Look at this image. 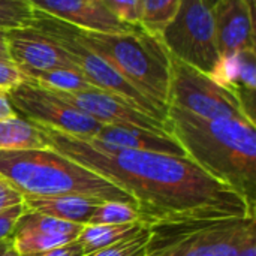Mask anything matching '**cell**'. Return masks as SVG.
<instances>
[{
  "label": "cell",
  "instance_id": "11",
  "mask_svg": "<svg viewBox=\"0 0 256 256\" xmlns=\"http://www.w3.org/2000/svg\"><path fill=\"white\" fill-rule=\"evenodd\" d=\"M52 93L60 99L66 100L68 104H70L72 106L78 108L84 114L90 116L100 124L135 126L158 134H168L166 124L146 116L144 112L138 111L122 98L104 92L100 88L90 87L87 90H81L75 93H58V92H52Z\"/></svg>",
  "mask_w": 256,
  "mask_h": 256
},
{
  "label": "cell",
  "instance_id": "17",
  "mask_svg": "<svg viewBox=\"0 0 256 256\" xmlns=\"http://www.w3.org/2000/svg\"><path fill=\"white\" fill-rule=\"evenodd\" d=\"M76 238L78 236L74 234L27 228V230L14 231L10 242H12V248L20 256H33L72 243Z\"/></svg>",
  "mask_w": 256,
  "mask_h": 256
},
{
  "label": "cell",
  "instance_id": "23",
  "mask_svg": "<svg viewBox=\"0 0 256 256\" xmlns=\"http://www.w3.org/2000/svg\"><path fill=\"white\" fill-rule=\"evenodd\" d=\"M150 226H146L140 234L135 237L124 240L122 243L108 246L105 249L92 252L84 256H147V246L150 242Z\"/></svg>",
  "mask_w": 256,
  "mask_h": 256
},
{
  "label": "cell",
  "instance_id": "34",
  "mask_svg": "<svg viewBox=\"0 0 256 256\" xmlns=\"http://www.w3.org/2000/svg\"><path fill=\"white\" fill-rule=\"evenodd\" d=\"M246 4H248V8L250 9V12L255 15V0H243Z\"/></svg>",
  "mask_w": 256,
  "mask_h": 256
},
{
  "label": "cell",
  "instance_id": "32",
  "mask_svg": "<svg viewBox=\"0 0 256 256\" xmlns=\"http://www.w3.org/2000/svg\"><path fill=\"white\" fill-rule=\"evenodd\" d=\"M0 62H9V63H10L9 56H8V50H6L3 40H0Z\"/></svg>",
  "mask_w": 256,
  "mask_h": 256
},
{
  "label": "cell",
  "instance_id": "12",
  "mask_svg": "<svg viewBox=\"0 0 256 256\" xmlns=\"http://www.w3.org/2000/svg\"><path fill=\"white\" fill-rule=\"evenodd\" d=\"M34 9L80 30L99 33H129L141 26L123 22L102 0H27Z\"/></svg>",
  "mask_w": 256,
  "mask_h": 256
},
{
  "label": "cell",
  "instance_id": "35",
  "mask_svg": "<svg viewBox=\"0 0 256 256\" xmlns=\"http://www.w3.org/2000/svg\"><path fill=\"white\" fill-rule=\"evenodd\" d=\"M2 256H20V255H18V254L15 252V249L10 246V248H9V249H8V250H6V252H4Z\"/></svg>",
  "mask_w": 256,
  "mask_h": 256
},
{
  "label": "cell",
  "instance_id": "5",
  "mask_svg": "<svg viewBox=\"0 0 256 256\" xmlns=\"http://www.w3.org/2000/svg\"><path fill=\"white\" fill-rule=\"evenodd\" d=\"M255 216L150 226L147 256H237L256 232Z\"/></svg>",
  "mask_w": 256,
  "mask_h": 256
},
{
  "label": "cell",
  "instance_id": "14",
  "mask_svg": "<svg viewBox=\"0 0 256 256\" xmlns=\"http://www.w3.org/2000/svg\"><path fill=\"white\" fill-rule=\"evenodd\" d=\"M93 138L102 142L120 147V148H126V150L154 152V153L188 158L182 146L171 135L158 134V132H152V130L135 128V126L102 124L100 130Z\"/></svg>",
  "mask_w": 256,
  "mask_h": 256
},
{
  "label": "cell",
  "instance_id": "22",
  "mask_svg": "<svg viewBox=\"0 0 256 256\" xmlns=\"http://www.w3.org/2000/svg\"><path fill=\"white\" fill-rule=\"evenodd\" d=\"M34 10L27 0H0V30L32 26Z\"/></svg>",
  "mask_w": 256,
  "mask_h": 256
},
{
  "label": "cell",
  "instance_id": "28",
  "mask_svg": "<svg viewBox=\"0 0 256 256\" xmlns=\"http://www.w3.org/2000/svg\"><path fill=\"white\" fill-rule=\"evenodd\" d=\"M24 196L8 182L0 178V212H4L15 206H22Z\"/></svg>",
  "mask_w": 256,
  "mask_h": 256
},
{
  "label": "cell",
  "instance_id": "20",
  "mask_svg": "<svg viewBox=\"0 0 256 256\" xmlns=\"http://www.w3.org/2000/svg\"><path fill=\"white\" fill-rule=\"evenodd\" d=\"M182 0H140V26L150 34L159 36L178 10Z\"/></svg>",
  "mask_w": 256,
  "mask_h": 256
},
{
  "label": "cell",
  "instance_id": "30",
  "mask_svg": "<svg viewBox=\"0 0 256 256\" xmlns=\"http://www.w3.org/2000/svg\"><path fill=\"white\" fill-rule=\"evenodd\" d=\"M16 111L14 110L10 100H9V94L8 90L0 88V120H6V118H14L16 117Z\"/></svg>",
  "mask_w": 256,
  "mask_h": 256
},
{
  "label": "cell",
  "instance_id": "3",
  "mask_svg": "<svg viewBox=\"0 0 256 256\" xmlns=\"http://www.w3.org/2000/svg\"><path fill=\"white\" fill-rule=\"evenodd\" d=\"M0 178L24 198L80 195L136 206L128 192L51 147L0 150Z\"/></svg>",
  "mask_w": 256,
  "mask_h": 256
},
{
  "label": "cell",
  "instance_id": "6",
  "mask_svg": "<svg viewBox=\"0 0 256 256\" xmlns=\"http://www.w3.org/2000/svg\"><path fill=\"white\" fill-rule=\"evenodd\" d=\"M36 28L50 36L62 50L68 52L70 60L84 75V78L96 88L116 94L130 104L146 116L166 124L168 106L154 102L147 98L138 88H135L124 76H122L104 57L88 48L74 32L70 24L56 20L40 10H34V20L32 22Z\"/></svg>",
  "mask_w": 256,
  "mask_h": 256
},
{
  "label": "cell",
  "instance_id": "4",
  "mask_svg": "<svg viewBox=\"0 0 256 256\" xmlns=\"http://www.w3.org/2000/svg\"><path fill=\"white\" fill-rule=\"evenodd\" d=\"M74 32L135 88L160 105H170L171 56L159 36L150 34L142 27L118 34L76 27Z\"/></svg>",
  "mask_w": 256,
  "mask_h": 256
},
{
  "label": "cell",
  "instance_id": "18",
  "mask_svg": "<svg viewBox=\"0 0 256 256\" xmlns=\"http://www.w3.org/2000/svg\"><path fill=\"white\" fill-rule=\"evenodd\" d=\"M46 147L48 144L30 120L18 116L0 120V150H32Z\"/></svg>",
  "mask_w": 256,
  "mask_h": 256
},
{
  "label": "cell",
  "instance_id": "16",
  "mask_svg": "<svg viewBox=\"0 0 256 256\" xmlns=\"http://www.w3.org/2000/svg\"><path fill=\"white\" fill-rule=\"evenodd\" d=\"M147 225L124 224V225H84L76 242L81 244L84 255L122 243L140 234Z\"/></svg>",
  "mask_w": 256,
  "mask_h": 256
},
{
  "label": "cell",
  "instance_id": "15",
  "mask_svg": "<svg viewBox=\"0 0 256 256\" xmlns=\"http://www.w3.org/2000/svg\"><path fill=\"white\" fill-rule=\"evenodd\" d=\"M100 200L80 196V195H63V196H33L24 198V208L27 212L40 213L60 220L87 225L90 216L100 204Z\"/></svg>",
  "mask_w": 256,
  "mask_h": 256
},
{
  "label": "cell",
  "instance_id": "19",
  "mask_svg": "<svg viewBox=\"0 0 256 256\" xmlns=\"http://www.w3.org/2000/svg\"><path fill=\"white\" fill-rule=\"evenodd\" d=\"M27 80L45 90L58 92V93H75L93 87L84 78L80 69H72V68H57L46 72H39L28 76Z\"/></svg>",
  "mask_w": 256,
  "mask_h": 256
},
{
  "label": "cell",
  "instance_id": "21",
  "mask_svg": "<svg viewBox=\"0 0 256 256\" xmlns=\"http://www.w3.org/2000/svg\"><path fill=\"white\" fill-rule=\"evenodd\" d=\"M142 224L136 206L118 201H102L88 219V225H124Z\"/></svg>",
  "mask_w": 256,
  "mask_h": 256
},
{
  "label": "cell",
  "instance_id": "8",
  "mask_svg": "<svg viewBox=\"0 0 256 256\" xmlns=\"http://www.w3.org/2000/svg\"><path fill=\"white\" fill-rule=\"evenodd\" d=\"M170 105L204 118H234L255 124L234 90L174 57H171Z\"/></svg>",
  "mask_w": 256,
  "mask_h": 256
},
{
  "label": "cell",
  "instance_id": "7",
  "mask_svg": "<svg viewBox=\"0 0 256 256\" xmlns=\"http://www.w3.org/2000/svg\"><path fill=\"white\" fill-rule=\"evenodd\" d=\"M171 57L210 75L220 58L213 9L202 0H182L159 34Z\"/></svg>",
  "mask_w": 256,
  "mask_h": 256
},
{
  "label": "cell",
  "instance_id": "2",
  "mask_svg": "<svg viewBox=\"0 0 256 256\" xmlns=\"http://www.w3.org/2000/svg\"><path fill=\"white\" fill-rule=\"evenodd\" d=\"M166 132L201 170L255 204L254 123L234 118H204L170 105Z\"/></svg>",
  "mask_w": 256,
  "mask_h": 256
},
{
  "label": "cell",
  "instance_id": "36",
  "mask_svg": "<svg viewBox=\"0 0 256 256\" xmlns=\"http://www.w3.org/2000/svg\"><path fill=\"white\" fill-rule=\"evenodd\" d=\"M202 2H204V3H206L208 8H212V9H213V8H214L218 3H219V0H202Z\"/></svg>",
  "mask_w": 256,
  "mask_h": 256
},
{
  "label": "cell",
  "instance_id": "37",
  "mask_svg": "<svg viewBox=\"0 0 256 256\" xmlns=\"http://www.w3.org/2000/svg\"><path fill=\"white\" fill-rule=\"evenodd\" d=\"M4 38V30H0V40H3Z\"/></svg>",
  "mask_w": 256,
  "mask_h": 256
},
{
  "label": "cell",
  "instance_id": "29",
  "mask_svg": "<svg viewBox=\"0 0 256 256\" xmlns=\"http://www.w3.org/2000/svg\"><path fill=\"white\" fill-rule=\"evenodd\" d=\"M33 256H84V252H82L81 244L75 240L72 243H68V244L58 246L56 249H51L48 252H44V254Z\"/></svg>",
  "mask_w": 256,
  "mask_h": 256
},
{
  "label": "cell",
  "instance_id": "31",
  "mask_svg": "<svg viewBox=\"0 0 256 256\" xmlns=\"http://www.w3.org/2000/svg\"><path fill=\"white\" fill-rule=\"evenodd\" d=\"M237 256H256V232L244 242Z\"/></svg>",
  "mask_w": 256,
  "mask_h": 256
},
{
  "label": "cell",
  "instance_id": "24",
  "mask_svg": "<svg viewBox=\"0 0 256 256\" xmlns=\"http://www.w3.org/2000/svg\"><path fill=\"white\" fill-rule=\"evenodd\" d=\"M238 75H240V57L236 54H220L218 64L210 76L220 86L234 90L238 94Z\"/></svg>",
  "mask_w": 256,
  "mask_h": 256
},
{
  "label": "cell",
  "instance_id": "27",
  "mask_svg": "<svg viewBox=\"0 0 256 256\" xmlns=\"http://www.w3.org/2000/svg\"><path fill=\"white\" fill-rule=\"evenodd\" d=\"M24 212H26L24 204L10 207L4 212H0V240H6V238L12 237L15 224Z\"/></svg>",
  "mask_w": 256,
  "mask_h": 256
},
{
  "label": "cell",
  "instance_id": "1",
  "mask_svg": "<svg viewBox=\"0 0 256 256\" xmlns=\"http://www.w3.org/2000/svg\"><path fill=\"white\" fill-rule=\"evenodd\" d=\"M33 124L48 147L128 192L147 226L255 216V204L208 176L189 158L126 150L94 138Z\"/></svg>",
  "mask_w": 256,
  "mask_h": 256
},
{
  "label": "cell",
  "instance_id": "25",
  "mask_svg": "<svg viewBox=\"0 0 256 256\" xmlns=\"http://www.w3.org/2000/svg\"><path fill=\"white\" fill-rule=\"evenodd\" d=\"M108 10L123 22L140 26L141 21V4L140 0H102Z\"/></svg>",
  "mask_w": 256,
  "mask_h": 256
},
{
  "label": "cell",
  "instance_id": "9",
  "mask_svg": "<svg viewBox=\"0 0 256 256\" xmlns=\"http://www.w3.org/2000/svg\"><path fill=\"white\" fill-rule=\"evenodd\" d=\"M8 94L16 114H22L33 123L88 138L96 136L102 128V124L90 116L28 80L10 88Z\"/></svg>",
  "mask_w": 256,
  "mask_h": 256
},
{
  "label": "cell",
  "instance_id": "26",
  "mask_svg": "<svg viewBox=\"0 0 256 256\" xmlns=\"http://www.w3.org/2000/svg\"><path fill=\"white\" fill-rule=\"evenodd\" d=\"M27 78L26 75L14 64L9 62H0V88L10 90L21 82H24Z\"/></svg>",
  "mask_w": 256,
  "mask_h": 256
},
{
  "label": "cell",
  "instance_id": "33",
  "mask_svg": "<svg viewBox=\"0 0 256 256\" xmlns=\"http://www.w3.org/2000/svg\"><path fill=\"white\" fill-rule=\"evenodd\" d=\"M12 246V242L10 238H6V240H0V256L3 255L9 248Z\"/></svg>",
  "mask_w": 256,
  "mask_h": 256
},
{
  "label": "cell",
  "instance_id": "10",
  "mask_svg": "<svg viewBox=\"0 0 256 256\" xmlns=\"http://www.w3.org/2000/svg\"><path fill=\"white\" fill-rule=\"evenodd\" d=\"M3 42L10 63H14L26 78L57 68L78 69L68 52L34 26L4 30Z\"/></svg>",
  "mask_w": 256,
  "mask_h": 256
},
{
  "label": "cell",
  "instance_id": "13",
  "mask_svg": "<svg viewBox=\"0 0 256 256\" xmlns=\"http://www.w3.org/2000/svg\"><path fill=\"white\" fill-rule=\"evenodd\" d=\"M213 16L220 54L255 51V15L243 0H219Z\"/></svg>",
  "mask_w": 256,
  "mask_h": 256
}]
</instances>
